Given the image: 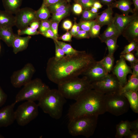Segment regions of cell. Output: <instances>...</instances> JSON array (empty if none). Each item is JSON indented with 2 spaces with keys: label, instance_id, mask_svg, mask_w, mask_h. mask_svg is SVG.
Masks as SVG:
<instances>
[{
  "label": "cell",
  "instance_id": "cell-41",
  "mask_svg": "<svg viewBox=\"0 0 138 138\" xmlns=\"http://www.w3.org/2000/svg\"><path fill=\"white\" fill-rule=\"evenodd\" d=\"M121 55L125 60L129 62L130 63L138 62V59L135 57L132 53L130 52Z\"/></svg>",
  "mask_w": 138,
  "mask_h": 138
},
{
  "label": "cell",
  "instance_id": "cell-49",
  "mask_svg": "<svg viewBox=\"0 0 138 138\" xmlns=\"http://www.w3.org/2000/svg\"><path fill=\"white\" fill-rule=\"evenodd\" d=\"M126 138H138V130H130L128 134L124 137Z\"/></svg>",
  "mask_w": 138,
  "mask_h": 138
},
{
  "label": "cell",
  "instance_id": "cell-26",
  "mask_svg": "<svg viewBox=\"0 0 138 138\" xmlns=\"http://www.w3.org/2000/svg\"><path fill=\"white\" fill-rule=\"evenodd\" d=\"M138 90V77L131 76L126 84L122 87L119 91L122 93L128 91Z\"/></svg>",
  "mask_w": 138,
  "mask_h": 138
},
{
  "label": "cell",
  "instance_id": "cell-37",
  "mask_svg": "<svg viewBox=\"0 0 138 138\" xmlns=\"http://www.w3.org/2000/svg\"><path fill=\"white\" fill-rule=\"evenodd\" d=\"M82 18L84 20H94L98 16V14L92 13L90 10H83Z\"/></svg>",
  "mask_w": 138,
  "mask_h": 138
},
{
  "label": "cell",
  "instance_id": "cell-55",
  "mask_svg": "<svg viewBox=\"0 0 138 138\" xmlns=\"http://www.w3.org/2000/svg\"><path fill=\"white\" fill-rule=\"evenodd\" d=\"M93 6L99 9L102 8L103 6L99 1L96 0L94 3Z\"/></svg>",
  "mask_w": 138,
  "mask_h": 138
},
{
  "label": "cell",
  "instance_id": "cell-11",
  "mask_svg": "<svg viewBox=\"0 0 138 138\" xmlns=\"http://www.w3.org/2000/svg\"><path fill=\"white\" fill-rule=\"evenodd\" d=\"M15 15V26L18 29H22L29 26L32 21L37 20L36 11L30 7L20 8Z\"/></svg>",
  "mask_w": 138,
  "mask_h": 138
},
{
  "label": "cell",
  "instance_id": "cell-21",
  "mask_svg": "<svg viewBox=\"0 0 138 138\" xmlns=\"http://www.w3.org/2000/svg\"><path fill=\"white\" fill-rule=\"evenodd\" d=\"M121 34L114 24L113 21L108 27L104 32L99 35L98 38L102 42H105L106 40L110 38L119 37Z\"/></svg>",
  "mask_w": 138,
  "mask_h": 138
},
{
  "label": "cell",
  "instance_id": "cell-2",
  "mask_svg": "<svg viewBox=\"0 0 138 138\" xmlns=\"http://www.w3.org/2000/svg\"><path fill=\"white\" fill-rule=\"evenodd\" d=\"M105 94L92 89L84 94L71 105L67 116L69 120L89 115H99L106 112Z\"/></svg>",
  "mask_w": 138,
  "mask_h": 138
},
{
  "label": "cell",
  "instance_id": "cell-48",
  "mask_svg": "<svg viewBox=\"0 0 138 138\" xmlns=\"http://www.w3.org/2000/svg\"><path fill=\"white\" fill-rule=\"evenodd\" d=\"M72 35L70 32H67L60 38L64 41L71 42L72 41Z\"/></svg>",
  "mask_w": 138,
  "mask_h": 138
},
{
  "label": "cell",
  "instance_id": "cell-62",
  "mask_svg": "<svg viewBox=\"0 0 138 138\" xmlns=\"http://www.w3.org/2000/svg\"><path fill=\"white\" fill-rule=\"evenodd\" d=\"M67 2H69L70 1V0H66Z\"/></svg>",
  "mask_w": 138,
  "mask_h": 138
},
{
  "label": "cell",
  "instance_id": "cell-35",
  "mask_svg": "<svg viewBox=\"0 0 138 138\" xmlns=\"http://www.w3.org/2000/svg\"><path fill=\"white\" fill-rule=\"evenodd\" d=\"M96 21L95 19L89 20H83L78 24L80 30L89 32L92 26Z\"/></svg>",
  "mask_w": 138,
  "mask_h": 138
},
{
  "label": "cell",
  "instance_id": "cell-12",
  "mask_svg": "<svg viewBox=\"0 0 138 138\" xmlns=\"http://www.w3.org/2000/svg\"><path fill=\"white\" fill-rule=\"evenodd\" d=\"M130 66L126 63V60L121 55L120 59L116 62V64L112 71V74L117 78L122 87H123L127 82V76L129 74H132Z\"/></svg>",
  "mask_w": 138,
  "mask_h": 138
},
{
  "label": "cell",
  "instance_id": "cell-39",
  "mask_svg": "<svg viewBox=\"0 0 138 138\" xmlns=\"http://www.w3.org/2000/svg\"><path fill=\"white\" fill-rule=\"evenodd\" d=\"M51 22L48 20L41 21L39 28V32L40 34L50 28Z\"/></svg>",
  "mask_w": 138,
  "mask_h": 138
},
{
  "label": "cell",
  "instance_id": "cell-54",
  "mask_svg": "<svg viewBox=\"0 0 138 138\" xmlns=\"http://www.w3.org/2000/svg\"><path fill=\"white\" fill-rule=\"evenodd\" d=\"M104 5H109L112 3L114 0H97Z\"/></svg>",
  "mask_w": 138,
  "mask_h": 138
},
{
  "label": "cell",
  "instance_id": "cell-30",
  "mask_svg": "<svg viewBox=\"0 0 138 138\" xmlns=\"http://www.w3.org/2000/svg\"><path fill=\"white\" fill-rule=\"evenodd\" d=\"M114 60L113 55L108 54L99 62L103 65L107 72L109 73L113 68Z\"/></svg>",
  "mask_w": 138,
  "mask_h": 138
},
{
  "label": "cell",
  "instance_id": "cell-18",
  "mask_svg": "<svg viewBox=\"0 0 138 138\" xmlns=\"http://www.w3.org/2000/svg\"><path fill=\"white\" fill-rule=\"evenodd\" d=\"M107 5V8L100 15H98L95 19L96 22L101 27L109 25L113 20L112 8L109 5Z\"/></svg>",
  "mask_w": 138,
  "mask_h": 138
},
{
  "label": "cell",
  "instance_id": "cell-23",
  "mask_svg": "<svg viewBox=\"0 0 138 138\" xmlns=\"http://www.w3.org/2000/svg\"><path fill=\"white\" fill-rule=\"evenodd\" d=\"M127 99L130 107L135 113H138V93L137 91H129L122 94Z\"/></svg>",
  "mask_w": 138,
  "mask_h": 138
},
{
  "label": "cell",
  "instance_id": "cell-5",
  "mask_svg": "<svg viewBox=\"0 0 138 138\" xmlns=\"http://www.w3.org/2000/svg\"><path fill=\"white\" fill-rule=\"evenodd\" d=\"M98 116L86 115L69 120L67 126L69 133L73 136L81 135L89 137L96 128Z\"/></svg>",
  "mask_w": 138,
  "mask_h": 138
},
{
  "label": "cell",
  "instance_id": "cell-16",
  "mask_svg": "<svg viewBox=\"0 0 138 138\" xmlns=\"http://www.w3.org/2000/svg\"><path fill=\"white\" fill-rule=\"evenodd\" d=\"M137 15V12H134L131 15L115 14L113 17V22L121 34L128 25Z\"/></svg>",
  "mask_w": 138,
  "mask_h": 138
},
{
  "label": "cell",
  "instance_id": "cell-7",
  "mask_svg": "<svg viewBox=\"0 0 138 138\" xmlns=\"http://www.w3.org/2000/svg\"><path fill=\"white\" fill-rule=\"evenodd\" d=\"M106 111L119 116L127 112L130 107L126 98L119 91L109 92L105 94Z\"/></svg>",
  "mask_w": 138,
  "mask_h": 138
},
{
  "label": "cell",
  "instance_id": "cell-45",
  "mask_svg": "<svg viewBox=\"0 0 138 138\" xmlns=\"http://www.w3.org/2000/svg\"><path fill=\"white\" fill-rule=\"evenodd\" d=\"M130 65L131 68L133 70L131 76L138 77V62L130 63Z\"/></svg>",
  "mask_w": 138,
  "mask_h": 138
},
{
  "label": "cell",
  "instance_id": "cell-9",
  "mask_svg": "<svg viewBox=\"0 0 138 138\" xmlns=\"http://www.w3.org/2000/svg\"><path fill=\"white\" fill-rule=\"evenodd\" d=\"M35 71L33 64L27 63L21 69L13 73L10 78L11 84L16 88L24 86L32 80Z\"/></svg>",
  "mask_w": 138,
  "mask_h": 138
},
{
  "label": "cell",
  "instance_id": "cell-27",
  "mask_svg": "<svg viewBox=\"0 0 138 138\" xmlns=\"http://www.w3.org/2000/svg\"><path fill=\"white\" fill-rule=\"evenodd\" d=\"M50 13L48 7L42 5L39 9L36 11L37 19L40 21L48 20L50 16Z\"/></svg>",
  "mask_w": 138,
  "mask_h": 138
},
{
  "label": "cell",
  "instance_id": "cell-59",
  "mask_svg": "<svg viewBox=\"0 0 138 138\" xmlns=\"http://www.w3.org/2000/svg\"><path fill=\"white\" fill-rule=\"evenodd\" d=\"M74 22L76 25V35L77 33L80 30V28L79 24H77L75 21Z\"/></svg>",
  "mask_w": 138,
  "mask_h": 138
},
{
  "label": "cell",
  "instance_id": "cell-38",
  "mask_svg": "<svg viewBox=\"0 0 138 138\" xmlns=\"http://www.w3.org/2000/svg\"><path fill=\"white\" fill-rule=\"evenodd\" d=\"M96 0H74L77 3L80 4L84 10H89L93 6Z\"/></svg>",
  "mask_w": 138,
  "mask_h": 138
},
{
  "label": "cell",
  "instance_id": "cell-34",
  "mask_svg": "<svg viewBox=\"0 0 138 138\" xmlns=\"http://www.w3.org/2000/svg\"><path fill=\"white\" fill-rule=\"evenodd\" d=\"M39 34H40V33L37 30L29 26L22 29H18L17 31V34L20 36L25 34L31 36Z\"/></svg>",
  "mask_w": 138,
  "mask_h": 138
},
{
  "label": "cell",
  "instance_id": "cell-10",
  "mask_svg": "<svg viewBox=\"0 0 138 138\" xmlns=\"http://www.w3.org/2000/svg\"><path fill=\"white\" fill-rule=\"evenodd\" d=\"M93 89L103 94L120 91L121 88L116 77L108 73L102 79L91 83Z\"/></svg>",
  "mask_w": 138,
  "mask_h": 138
},
{
  "label": "cell",
  "instance_id": "cell-13",
  "mask_svg": "<svg viewBox=\"0 0 138 138\" xmlns=\"http://www.w3.org/2000/svg\"><path fill=\"white\" fill-rule=\"evenodd\" d=\"M108 73L99 61H96L83 75L91 83L102 79Z\"/></svg>",
  "mask_w": 138,
  "mask_h": 138
},
{
  "label": "cell",
  "instance_id": "cell-50",
  "mask_svg": "<svg viewBox=\"0 0 138 138\" xmlns=\"http://www.w3.org/2000/svg\"><path fill=\"white\" fill-rule=\"evenodd\" d=\"M72 23L71 21L66 20L63 22L62 26L63 28L68 31L72 27Z\"/></svg>",
  "mask_w": 138,
  "mask_h": 138
},
{
  "label": "cell",
  "instance_id": "cell-46",
  "mask_svg": "<svg viewBox=\"0 0 138 138\" xmlns=\"http://www.w3.org/2000/svg\"><path fill=\"white\" fill-rule=\"evenodd\" d=\"M73 9L74 12L76 14L79 15L83 11V7L82 5L78 3L74 4L73 7Z\"/></svg>",
  "mask_w": 138,
  "mask_h": 138
},
{
  "label": "cell",
  "instance_id": "cell-57",
  "mask_svg": "<svg viewBox=\"0 0 138 138\" xmlns=\"http://www.w3.org/2000/svg\"><path fill=\"white\" fill-rule=\"evenodd\" d=\"M70 32L72 36L75 37L76 35V25L74 23L71 29Z\"/></svg>",
  "mask_w": 138,
  "mask_h": 138
},
{
  "label": "cell",
  "instance_id": "cell-20",
  "mask_svg": "<svg viewBox=\"0 0 138 138\" xmlns=\"http://www.w3.org/2000/svg\"><path fill=\"white\" fill-rule=\"evenodd\" d=\"M132 3L131 0H119L109 5L113 8H117L120 10L123 14L128 15L130 13H134L131 8Z\"/></svg>",
  "mask_w": 138,
  "mask_h": 138
},
{
  "label": "cell",
  "instance_id": "cell-32",
  "mask_svg": "<svg viewBox=\"0 0 138 138\" xmlns=\"http://www.w3.org/2000/svg\"><path fill=\"white\" fill-rule=\"evenodd\" d=\"M70 10L69 6L63 10L53 14L51 22H59L61 20L68 14Z\"/></svg>",
  "mask_w": 138,
  "mask_h": 138
},
{
  "label": "cell",
  "instance_id": "cell-44",
  "mask_svg": "<svg viewBox=\"0 0 138 138\" xmlns=\"http://www.w3.org/2000/svg\"><path fill=\"white\" fill-rule=\"evenodd\" d=\"M7 95L0 86V107L5 103L7 99Z\"/></svg>",
  "mask_w": 138,
  "mask_h": 138
},
{
  "label": "cell",
  "instance_id": "cell-19",
  "mask_svg": "<svg viewBox=\"0 0 138 138\" xmlns=\"http://www.w3.org/2000/svg\"><path fill=\"white\" fill-rule=\"evenodd\" d=\"M15 16L6 11L0 10V27L12 28L15 25Z\"/></svg>",
  "mask_w": 138,
  "mask_h": 138
},
{
  "label": "cell",
  "instance_id": "cell-24",
  "mask_svg": "<svg viewBox=\"0 0 138 138\" xmlns=\"http://www.w3.org/2000/svg\"><path fill=\"white\" fill-rule=\"evenodd\" d=\"M22 0H2L5 10L13 14H15L20 8Z\"/></svg>",
  "mask_w": 138,
  "mask_h": 138
},
{
  "label": "cell",
  "instance_id": "cell-4",
  "mask_svg": "<svg viewBox=\"0 0 138 138\" xmlns=\"http://www.w3.org/2000/svg\"><path fill=\"white\" fill-rule=\"evenodd\" d=\"M93 89L91 83L84 76L70 79L58 85V90L66 98L77 100Z\"/></svg>",
  "mask_w": 138,
  "mask_h": 138
},
{
  "label": "cell",
  "instance_id": "cell-25",
  "mask_svg": "<svg viewBox=\"0 0 138 138\" xmlns=\"http://www.w3.org/2000/svg\"><path fill=\"white\" fill-rule=\"evenodd\" d=\"M130 122L128 120L121 121L116 125V138H122L126 136L131 130Z\"/></svg>",
  "mask_w": 138,
  "mask_h": 138
},
{
  "label": "cell",
  "instance_id": "cell-53",
  "mask_svg": "<svg viewBox=\"0 0 138 138\" xmlns=\"http://www.w3.org/2000/svg\"><path fill=\"white\" fill-rule=\"evenodd\" d=\"M40 22L38 20H36L32 21L29 25V27L34 29L37 30L39 27Z\"/></svg>",
  "mask_w": 138,
  "mask_h": 138
},
{
  "label": "cell",
  "instance_id": "cell-40",
  "mask_svg": "<svg viewBox=\"0 0 138 138\" xmlns=\"http://www.w3.org/2000/svg\"><path fill=\"white\" fill-rule=\"evenodd\" d=\"M55 47V54L53 57L56 60H59L65 56V54L62 50L58 45L55 41H54Z\"/></svg>",
  "mask_w": 138,
  "mask_h": 138
},
{
  "label": "cell",
  "instance_id": "cell-28",
  "mask_svg": "<svg viewBox=\"0 0 138 138\" xmlns=\"http://www.w3.org/2000/svg\"><path fill=\"white\" fill-rule=\"evenodd\" d=\"M118 37H112L107 39L105 42L108 47V54L113 56L119 46L117 44V39Z\"/></svg>",
  "mask_w": 138,
  "mask_h": 138
},
{
  "label": "cell",
  "instance_id": "cell-1",
  "mask_svg": "<svg viewBox=\"0 0 138 138\" xmlns=\"http://www.w3.org/2000/svg\"><path fill=\"white\" fill-rule=\"evenodd\" d=\"M96 61L91 54L85 51L65 55L57 60L52 57L47 63V75L50 81L58 85L83 75Z\"/></svg>",
  "mask_w": 138,
  "mask_h": 138
},
{
  "label": "cell",
  "instance_id": "cell-6",
  "mask_svg": "<svg viewBox=\"0 0 138 138\" xmlns=\"http://www.w3.org/2000/svg\"><path fill=\"white\" fill-rule=\"evenodd\" d=\"M50 89L49 87L39 78L31 80L24 86L15 97L17 103L25 100H39Z\"/></svg>",
  "mask_w": 138,
  "mask_h": 138
},
{
  "label": "cell",
  "instance_id": "cell-14",
  "mask_svg": "<svg viewBox=\"0 0 138 138\" xmlns=\"http://www.w3.org/2000/svg\"><path fill=\"white\" fill-rule=\"evenodd\" d=\"M14 102L0 109V127H7L13 123L15 117L14 109Z\"/></svg>",
  "mask_w": 138,
  "mask_h": 138
},
{
  "label": "cell",
  "instance_id": "cell-29",
  "mask_svg": "<svg viewBox=\"0 0 138 138\" xmlns=\"http://www.w3.org/2000/svg\"><path fill=\"white\" fill-rule=\"evenodd\" d=\"M54 41H55L66 55H72L78 53L79 51L74 49L69 44L59 41L58 40Z\"/></svg>",
  "mask_w": 138,
  "mask_h": 138
},
{
  "label": "cell",
  "instance_id": "cell-52",
  "mask_svg": "<svg viewBox=\"0 0 138 138\" xmlns=\"http://www.w3.org/2000/svg\"><path fill=\"white\" fill-rule=\"evenodd\" d=\"M130 129L132 130H138V119L130 122Z\"/></svg>",
  "mask_w": 138,
  "mask_h": 138
},
{
  "label": "cell",
  "instance_id": "cell-61",
  "mask_svg": "<svg viewBox=\"0 0 138 138\" xmlns=\"http://www.w3.org/2000/svg\"><path fill=\"white\" fill-rule=\"evenodd\" d=\"M1 44L0 43V54L1 53Z\"/></svg>",
  "mask_w": 138,
  "mask_h": 138
},
{
  "label": "cell",
  "instance_id": "cell-8",
  "mask_svg": "<svg viewBox=\"0 0 138 138\" xmlns=\"http://www.w3.org/2000/svg\"><path fill=\"white\" fill-rule=\"evenodd\" d=\"M38 107V104L30 101H27L19 106L15 111L18 124L24 126L35 119L39 114Z\"/></svg>",
  "mask_w": 138,
  "mask_h": 138
},
{
  "label": "cell",
  "instance_id": "cell-3",
  "mask_svg": "<svg viewBox=\"0 0 138 138\" xmlns=\"http://www.w3.org/2000/svg\"><path fill=\"white\" fill-rule=\"evenodd\" d=\"M66 98L57 89H50L39 100V107L52 118L60 119L62 115Z\"/></svg>",
  "mask_w": 138,
  "mask_h": 138
},
{
  "label": "cell",
  "instance_id": "cell-33",
  "mask_svg": "<svg viewBox=\"0 0 138 138\" xmlns=\"http://www.w3.org/2000/svg\"><path fill=\"white\" fill-rule=\"evenodd\" d=\"M138 42L136 41L130 42L125 47L121 53V54L123 55L138 50Z\"/></svg>",
  "mask_w": 138,
  "mask_h": 138
},
{
  "label": "cell",
  "instance_id": "cell-42",
  "mask_svg": "<svg viewBox=\"0 0 138 138\" xmlns=\"http://www.w3.org/2000/svg\"><path fill=\"white\" fill-rule=\"evenodd\" d=\"M79 39L89 38L90 37L89 32L80 30L75 37Z\"/></svg>",
  "mask_w": 138,
  "mask_h": 138
},
{
  "label": "cell",
  "instance_id": "cell-17",
  "mask_svg": "<svg viewBox=\"0 0 138 138\" xmlns=\"http://www.w3.org/2000/svg\"><path fill=\"white\" fill-rule=\"evenodd\" d=\"M31 38V36L21 37L16 34L12 42L13 52L15 54L25 50L28 47L29 42Z\"/></svg>",
  "mask_w": 138,
  "mask_h": 138
},
{
  "label": "cell",
  "instance_id": "cell-31",
  "mask_svg": "<svg viewBox=\"0 0 138 138\" xmlns=\"http://www.w3.org/2000/svg\"><path fill=\"white\" fill-rule=\"evenodd\" d=\"M68 6L65 2L61 0L47 7L50 12L53 14L61 11Z\"/></svg>",
  "mask_w": 138,
  "mask_h": 138
},
{
  "label": "cell",
  "instance_id": "cell-22",
  "mask_svg": "<svg viewBox=\"0 0 138 138\" xmlns=\"http://www.w3.org/2000/svg\"><path fill=\"white\" fill-rule=\"evenodd\" d=\"M16 34L12 27H0V40L3 41L8 47H12Z\"/></svg>",
  "mask_w": 138,
  "mask_h": 138
},
{
  "label": "cell",
  "instance_id": "cell-51",
  "mask_svg": "<svg viewBox=\"0 0 138 138\" xmlns=\"http://www.w3.org/2000/svg\"><path fill=\"white\" fill-rule=\"evenodd\" d=\"M61 0H43L42 5L48 7L52 4L56 3Z\"/></svg>",
  "mask_w": 138,
  "mask_h": 138
},
{
  "label": "cell",
  "instance_id": "cell-56",
  "mask_svg": "<svg viewBox=\"0 0 138 138\" xmlns=\"http://www.w3.org/2000/svg\"><path fill=\"white\" fill-rule=\"evenodd\" d=\"M134 8L133 10L134 12H137L138 10V0H132Z\"/></svg>",
  "mask_w": 138,
  "mask_h": 138
},
{
  "label": "cell",
  "instance_id": "cell-58",
  "mask_svg": "<svg viewBox=\"0 0 138 138\" xmlns=\"http://www.w3.org/2000/svg\"><path fill=\"white\" fill-rule=\"evenodd\" d=\"M98 9L92 6L90 9V11L94 13H97L98 11Z\"/></svg>",
  "mask_w": 138,
  "mask_h": 138
},
{
  "label": "cell",
  "instance_id": "cell-60",
  "mask_svg": "<svg viewBox=\"0 0 138 138\" xmlns=\"http://www.w3.org/2000/svg\"><path fill=\"white\" fill-rule=\"evenodd\" d=\"M4 138V137L0 134V138Z\"/></svg>",
  "mask_w": 138,
  "mask_h": 138
},
{
  "label": "cell",
  "instance_id": "cell-36",
  "mask_svg": "<svg viewBox=\"0 0 138 138\" xmlns=\"http://www.w3.org/2000/svg\"><path fill=\"white\" fill-rule=\"evenodd\" d=\"M101 27L96 22L92 26L89 31L90 37L92 38L98 37L99 35Z\"/></svg>",
  "mask_w": 138,
  "mask_h": 138
},
{
  "label": "cell",
  "instance_id": "cell-43",
  "mask_svg": "<svg viewBox=\"0 0 138 138\" xmlns=\"http://www.w3.org/2000/svg\"><path fill=\"white\" fill-rule=\"evenodd\" d=\"M41 34L46 38H51L53 40L58 39L50 28Z\"/></svg>",
  "mask_w": 138,
  "mask_h": 138
},
{
  "label": "cell",
  "instance_id": "cell-15",
  "mask_svg": "<svg viewBox=\"0 0 138 138\" xmlns=\"http://www.w3.org/2000/svg\"><path fill=\"white\" fill-rule=\"evenodd\" d=\"M121 34L128 41L138 42V16L135 17L126 26Z\"/></svg>",
  "mask_w": 138,
  "mask_h": 138
},
{
  "label": "cell",
  "instance_id": "cell-47",
  "mask_svg": "<svg viewBox=\"0 0 138 138\" xmlns=\"http://www.w3.org/2000/svg\"><path fill=\"white\" fill-rule=\"evenodd\" d=\"M59 23L56 22H51L50 27V29L58 39L59 38L58 33V27Z\"/></svg>",
  "mask_w": 138,
  "mask_h": 138
}]
</instances>
